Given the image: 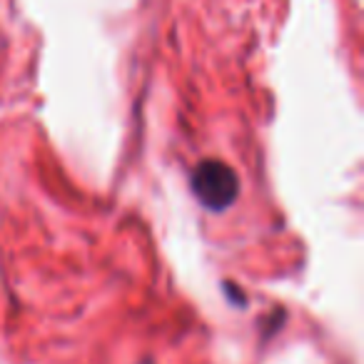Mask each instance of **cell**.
Returning <instances> with one entry per match:
<instances>
[{
	"label": "cell",
	"instance_id": "cell-1",
	"mask_svg": "<svg viewBox=\"0 0 364 364\" xmlns=\"http://www.w3.org/2000/svg\"><path fill=\"white\" fill-rule=\"evenodd\" d=\"M193 190L205 208H210L213 213H223L237 198L240 180L230 165L220 160H205L193 172Z\"/></svg>",
	"mask_w": 364,
	"mask_h": 364
}]
</instances>
